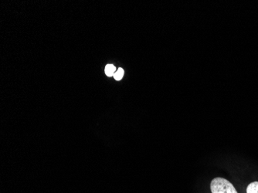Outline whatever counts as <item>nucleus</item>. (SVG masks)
Returning <instances> with one entry per match:
<instances>
[{"label":"nucleus","instance_id":"1","mask_svg":"<svg viewBox=\"0 0 258 193\" xmlns=\"http://www.w3.org/2000/svg\"><path fill=\"white\" fill-rule=\"evenodd\" d=\"M210 190L212 193H237L231 182L221 177L214 178L210 183Z\"/></svg>","mask_w":258,"mask_h":193},{"label":"nucleus","instance_id":"2","mask_svg":"<svg viewBox=\"0 0 258 193\" xmlns=\"http://www.w3.org/2000/svg\"><path fill=\"white\" fill-rule=\"evenodd\" d=\"M116 71V68L113 65H108L105 67V74L108 77L114 76Z\"/></svg>","mask_w":258,"mask_h":193},{"label":"nucleus","instance_id":"3","mask_svg":"<svg viewBox=\"0 0 258 193\" xmlns=\"http://www.w3.org/2000/svg\"><path fill=\"white\" fill-rule=\"evenodd\" d=\"M247 193H258V182H253L247 187Z\"/></svg>","mask_w":258,"mask_h":193},{"label":"nucleus","instance_id":"4","mask_svg":"<svg viewBox=\"0 0 258 193\" xmlns=\"http://www.w3.org/2000/svg\"><path fill=\"white\" fill-rule=\"evenodd\" d=\"M124 76V70L122 68H118V71H116L115 74L114 75V78L116 81H121Z\"/></svg>","mask_w":258,"mask_h":193}]
</instances>
